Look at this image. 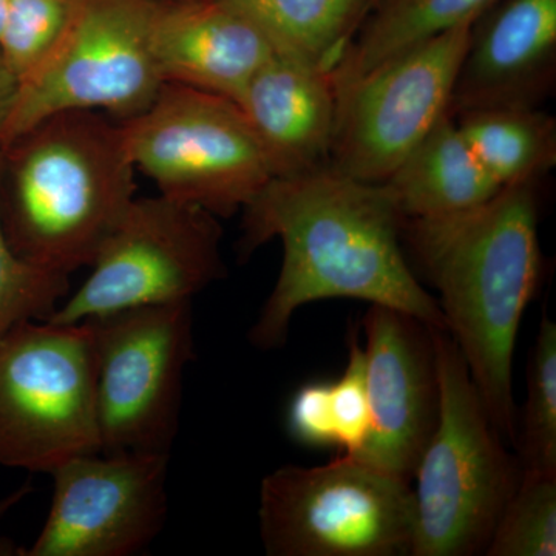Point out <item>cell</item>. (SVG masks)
Returning <instances> with one entry per match:
<instances>
[{
	"mask_svg": "<svg viewBox=\"0 0 556 556\" xmlns=\"http://www.w3.org/2000/svg\"><path fill=\"white\" fill-rule=\"evenodd\" d=\"M329 413L334 427L336 447L342 455H356L369 431L367 372L358 327L348 334V364L342 378L329 383Z\"/></svg>",
	"mask_w": 556,
	"mask_h": 556,
	"instance_id": "25",
	"label": "cell"
},
{
	"mask_svg": "<svg viewBox=\"0 0 556 556\" xmlns=\"http://www.w3.org/2000/svg\"><path fill=\"white\" fill-rule=\"evenodd\" d=\"M97 357L101 453H166L178 437L182 380L195 353L192 302L87 318Z\"/></svg>",
	"mask_w": 556,
	"mask_h": 556,
	"instance_id": "10",
	"label": "cell"
},
{
	"mask_svg": "<svg viewBox=\"0 0 556 556\" xmlns=\"http://www.w3.org/2000/svg\"><path fill=\"white\" fill-rule=\"evenodd\" d=\"M540 182L507 186L481 206L405 218L408 262L439 291L445 327L501 438L515 445L514 354L519 325L543 276Z\"/></svg>",
	"mask_w": 556,
	"mask_h": 556,
	"instance_id": "2",
	"label": "cell"
},
{
	"mask_svg": "<svg viewBox=\"0 0 556 556\" xmlns=\"http://www.w3.org/2000/svg\"><path fill=\"white\" fill-rule=\"evenodd\" d=\"M362 327L369 431L353 456L412 482L438 422L434 327L383 305L369 306Z\"/></svg>",
	"mask_w": 556,
	"mask_h": 556,
	"instance_id": "13",
	"label": "cell"
},
{
	"mask_svg": "<svg viewBox=\"0 0 556 556\" xmlns=\"http://www.w3.org/2000/svg\"><path fill=\"white\" fill-rule=\"evenodd\" d=\"M258 28L278 53L331 73L378 0H219Z\"/></svg>",
	"mask_w": 556,
	"mask_h": 556,
	"instance_id": "19",
	"label": "cell"
},
{
	"mask_svg": "<svg viewBox=\"0 0 556 556\" xmlns=\"http://www.w3.org/2000/svg\"><path fill=\"white\" fill-rule=\"evenodd\" d=\"M2 166L0 149V179ZM68 291L67 274L39 268L14 252L0 219V338L24 321L47 320Z\"/></svg>",
	"mask_w": 556,
	"mask_h": 556,
	"instance_id": "24",
	"label": "cell"
},
{
	"mask_svg": "<svg viewBox=\"0 0 556 556\" xmlns=\"http://www.w3.org/2000/svg\"><path fill=\"white\" fill-rule=\"evenodd\" d=\"M7 10H9V0H0V35H2L3 24H5Z\"/></svg>",
	"mask_w": 556,
	"mask_h": 556,
	"instance_id": "29",
	"label": "cell"
},
{
	"mask_svg": "<svg viewBox=\"0 0 556 556\" xmlns=\"http://www.w3.org/2000/svg\"><path fill=\"white\" fill-rule=\"evenodd\" d=\"M10 188L0 219L11 248L39 268L70 274L93 265L135 199L123 126L98 112L56 113L11 142Z\"/></svg>",
	"mask_w": 556,
	"mask_h": 556,
	"instance_id": "3",
	"label": "cell"
},
{
	"mask_svg": "<svg viewBox=\"0 0 556 556\" xmlns=\"http://www.w3.org/2000/svg\"><path fill=\"white\" fill-rule=\"evenodd\" d=\"M475 22L386 62L338 93L329 167L382 185L447 116Z\"/></svg>",
	"mask_w": 556,
	"mask_h": 556,
	"instance_id": "11",
	"label": "cell"
},
{
	"mask_svg": "<svg viewBox=\"0 0 556 556\" xmlns=\"http://www.w3.org/2000/svg\"><path fill=\"white\" fill-rule=\"evenodd\" d=\"M500 0H378L342 60L329 73L336 91L386 62L467 22Z\"/></svg>",
	"mask_w": 556,
	"mask_h": 556,
	"instance_id": "18",
	"label": "cell"
},
{
	"mask_svg": "<svg viewBox=\"0 0 556 556\" xmlns=\"http://www.w3.org/2000/svg\"><path fill=\"white\" fill-rule=\"evenodd\" d=\"M258 518L269 556H407L415 543L412 482L350 455L277 468Z\"/></svg>",
	"mask_w": 556,
	"mask_h": 556,
	"instance_id": "5",
	"label": "cell"
},
{
	"mask_svg": "<svg viewBox=\"0 0 556 556\" xmlns=\"http://www.w3.org/2000/svg\"><path fill=\"white\" fill-rule=\"evenodd\" d=\"M24 493L25 490H22V492L17 493V495H13L9 497V500L2 501V503H0V517H2V515L5 514V511L9 510V508L13 506V504L16 503V501L20 500L22 495H24Z\"/></svg>",
	"mask_w": 556,
	"mask_h": 556,
	"instance_id": "28",
	"label": "cell"
},
{
	"mask_svg": "<svg viewBox=\"0 0 556 556\" xmlns=\"http://www.w3.org/2000/svg\"><path fill=\"white\" fill-rule=\"evenodd\" d=\"M78 0H9L0 58L17 83L38 72L60 49Z\"/></svg>",
	"mask_w": 556,
	"mask_h": 556,
	"instance_id": "23",
	"label": "cell"
},
{
	"mask_svg": "<svg viewBox=\"0 0 556 556\" xmlns=\"http://www.w3.org/2000/svg\"><path fill=\"white\" fill-rule=\"evenodd\" d=\"M556 83V0H500L473 24L450 115L540 108Z\"/></svg>",
	"mask_w": 556,
	"mask_h": 556,
	"instance_id": "14",
	"label": "cell"
},
{
	"mask_svg": "<svg viewBox=\"0 0 556 556\" xmlns=\"http://www.w3.org/2000/svg\"><path fill=\"white\" fill-rule=\"evenodd\" d=\"M382 185L405 218L460 214L481 206L503 189L468 148L450 113Z\"/></svg>",
	"mask_w": 556,
	"mask_h": 556,
	"instance_id": "17",
	"label": "cell"
},
{
	"mask_svg": "<svg viewBox=\"0 0 556 556\" xmlns=\"http://www.w3.org/2000/svg\"><path fill=\"white\" fill-rule=\"evenodd\" d=\"M236 102L273 178L299 177L329 166L338 93L328 72L276 51Z\"/></svg>",
	"mask_w": 556,
	"mask_h": 556,
	"instance_id": "15",
	"label": "cell"
},
{
	"mask_svg": "<svg viewBox=\"0 0 556 556\" xmlns=\"http://www.w3.org/2000/svg\"><path fill=\"white\" fill-rule=\"evenodd\" d=\"M241 211L240 257L273 239L283 243L280 276L249 331L252 345L283 346L295 311L324 299L365 300L447 329L405 255V217L386 185L328 166L270 179Z\"/></svg>",
	"mask_w": 556,
	"mask_h": 556,
	"instance_id": "1",
	"label": "cell"
},
{
	"mask_svg": "<svg viewBox=\"0 0 556 556\" xmlns=\"http://www.w3.org/2000/svg\"><path fill=\"white\" fill-rule=\"evenodd\" d=\"M439 413L417 463L412 556L484 554L504 507L521 481L447 329H433Z\"/></svg>",
	"mask_w": 556,
	"mask_h": 556,
	"instance_id": "4",
	"label": "cell"
},
{
	"mask_svg": "<svg viewBox=\"0 0 556 556\" xmlns=\"http://www.w3.org/2000/svg\"><path fill=\"white\" fill-rule=\"evenodd\" d=\"M519 419L515 448L521 470L556 475V325L546 314L530 353L525 413Z\"/></svg>",
	"mask_w": 556,
	"mask_h": 556,
	"instance_id": "21",
	"label": "cell"
},
{
	"mask_svg": "<svg viewBox=\"0 0 556 556\" xmlns=\"http://www.w3.org/2000/svg\"><path fill=\"white\" fill-rule=\"evenodd\" d=\"M289 437L308 447L336 445L334 427L329 413V383L311 382L300 387L289 404Z\"/></svg>",
	"mask_w": 556,
	"mask_h": 556,
	"instance_id": "26",
	"label": "cell"
},
{
	"mask_svg": "<svg viewBox=\"0 0 556 556\" xmlns=\"http://www.w3.org/2000/svg\"><path fill=\"white\" fill-rule=\"evenodd\" d=\"M166 453H90L51 471L53 497L25 556H131L160 535L169 510Z\"/></svg>",
	"mask_w": 556,
	"mask_h": 556,
	"instance_id": "12",
	"label": "cell"
},
{
	"mask_svg": "<svg viewBox=\"0 0 556 556\" xmlns=\"http://www.w3.org/2000/svg\"><path fill=\"white\" fill-rule=\"evenodd\" d=\"M218 217L169 197L134 199L90 277L47 321L79 324L118 311L192 302L226 276Z\"/></svg>",
	"mask_w": 556,
	"mask_h": 556,
	"instance_id": "9",
	"label": "cell"
},
{
	"mask_svg": "<svg viewBox=\"0 0 556 556\" xmlns=\"http://www.w3.org/2000/svg\"><path fill=\"white\" fill-rule=\"evenodd\" d=\"M484 555H556V475L522 471Z\"/></svg>",
	"mask_w": 556,
	"mask_h": 556,
	"instance_id": "22",
	"label": "cell"
},
{
	"mask_svg": "<svg viewBox=\"0 0 556 556\" xmlns=\"http://www.w3.org/2000/svg\"><path fill=\"white\" fill-rule=\"evenodd\" d=\"M500 188L541 181L556 164V121L538 108H484L452 115Z\"/></svg>",
	"mask_w": 556,
	"mask_h": 556,
	"instance_id": "20",
	"label": "cell"
},
{
	"mask_svg": "<svg viewBox=\"0 0 556 556\" xmlns=\"http://www.w3.org/2000/svg\"><path fill=\"white\" fill-rule=\"evenodd\" d=\"M159 0H78L75 20L46 64L21 80L2 149L56 113L141 115L163 87L155 53Z\"/></svg>",
	"mask_w": 556,
	"mask_h": 556,
	"instance_id": "8",
	"label": "cell"
},
{
	"mask_svg": "<svg viewBox=\"0 0 556 556\" xmlns=\"http://www.w3.org/2000/svg\"><path fill=\"white\" fill-rule=\"evenodd\" d=\"M17 87H20V83L0 58V149H2L3 131L9 123L14 101H16Z\"/></svg>",
	"mask_w": 556,
	"mask_h": 556,
	"instance_id": "27",
	"label": "cell"
},
{
	"mask_svg": "<svg viewBox=\"0 0 556 556\" xmlns=\"http://www.w3.org/2000/svg\"><path fill=\"white\" fill-rule=\"evenodd\" d=\"M153 53L163 83L236 102L276 53L262 31L219 0L160 2Z\"/></svg>",
	"mask_w": 556,
	"mask_h": 556,
	"instance_id": "16",
	"label": "cell"
},
{
	"mask_svg": "<svg viewBox=\"0 0 556 556\" xmlns=\"http://www.w3.org/2000/svg\"><path fill=\"white\" fill-rule=\"evenodd\" d=\"M89 320L24 321L0 338V466L51 473L100 453Z\"/></svg>",
	"mask_w": 556,
	"mask_h": 556,
	"instance_id": "6",
	"label": "cell"
},
{
	"mask_svg": "<svg viewBox=\"0 0 556 556\" xmlns=\"http://www.w3.org/2000/svg\"><path fill=\"white\" fill-rule=\"evenodd\" d=\"M135 167L161 195L232 217L273 179L268 163L237 102L164 83L155 101L123 121Z\"/></svg>",
	"mask_w": 556,
	"mask_h": 556,
	"instance_id": "7",
	"label": "cell"
}]
</instances>
